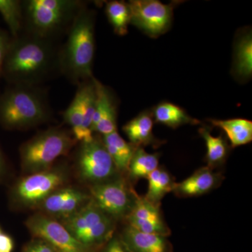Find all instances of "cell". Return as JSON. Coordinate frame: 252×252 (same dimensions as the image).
Instances as JSON below:
<instances>
[{
  "mask_svg": "<svg viewBox=\"0 0 252 252\" xmlns=\"http://www.w3.org/2000/svg\"><path fill=\"white\" fill-rule=\"evenodd\" d=\"M60 49L54 40L22 32L11 37L2 77L11 85L39 86L61 72Z\"/></svg>",
  "mask_w": 252,
  "mask_h": 252,
  "instance_id": "obj_1",
  "label": "cell"
},
{
  "mask_svg": "<svg viewBox=\"0 0 252 252\" xmlns=\"http://www.w3.org/2000/svg\"><path fill=\"white\" fill-rule=\"evenodd\" d=\"M94 10L84 6L69 28L65 43L60 49L61 73L78 85L94 78Z\"/></svg>",
  "mask_w": 252,
  "mask_h": 252,
  "instance_id": "obj_2",
  "label": "cell"
},
{
  "mask_svg": "<svg viewBox=\"0 0 252 252\" xmlns=\"http://www.w3.org/2000/svg\"><path fill=\"white\" fill-rule=\"evenodd\" d=\"M46 93L39 86L11 85L0 94V124L8 130H26L51 119Z\"/></svg>",
  "mask_w": 252,
  "mask_h": 252,
  "instance_id": "obj_3",
  "label": "cell"
},
{
  "mask_svg": "<svg viewBox=\"0 0 252 252\" xmlns=\"http://www.w3.org/2000/svg\"><path fill=\"white\" fill-rule=\"evenodd\" d=\"M84 6L83 1L77 0L22 1L23 32L55 41L67 33Z\"/></svg>",
  "mask_w": 252,
  "mask_h": 252,
  "instance_id": "obj_4",
  "label": "cell"
},
{
  "mask_svg": "<svg viewBox=\"0 0 252 252\" xmlns=\"http://www.w3.org/2000/svg\"><path fill=\"white\" fill-rule=\"evenodd\" d=\"M77 142L71 130L62 127H51L39 132L20 148L23 174L27 175L51 168Z\"/></svg>",
  "mask_w": 252,
  "mask_h": 252,
  "instance_id": "obj_5",
  "label": "cell"
},
{
  "mask_svg": "<svg viewBox=\"0 0 252 252\" xmlns=\"http://www.w3.org/2000/svg\"><path fill=\"white\" fill-rule=\"evenodd\" d=\"M69 171L66 164L56 163L48 170L25 175L10 190L11 206L20 210H36L53 192L67 185Z\"/></svg>",
  "mask_w": 252,
  "mask_h": 252,
  "instance_id": "obj_6",
  "label": "cell"
},
{
  "mask_svg": "<svg viewBox=\"0 0 252 252\" xmlns=\"http://www.w3.org/2000/svg\"><path fill=\"white\" fill-rule=\"evenodd\" d=\"M60 222L78 241L94 252L114 235V219L102 212L92 199L72 216Z\"/></svg>",
  "mask_w": 252,
  "mask_h": 252,
  "instance_id": "obj_7",
  "label": "cell"
},
{
  "mask_svg": "<svg viewBox=\"0 0 252 252\" xmlns=\"http://www.w3.org/2000/svg\"><path fill=\"white\" fill-rule=\"evenodd\" d=\"M76 171L81 182L91 186L119 177V171L106 150L102 138L80 142L75 158Z\"/></svg>",
  "mask_w": 252,
  "mask_h": 252,
  "instance_id": "obj_8",
  "label": "cell"
},
{
  "mask_svg": "<svg viewBox=\"0 0 252 252\" xmlns=\"http://www.w3.org/2000/svg\"><path fill=\"white\" fill-rule=\"evenodd\" d=\"M89 187L93 201L112 219L127 217L132 211L137 193L120 177Z\"/></svg>",
  "mask_w": 252,
  "mask_h": 252,
  "instance_id": "obj_9",
  "label": "cell"
},
{
  "mask_svg": "<svg viewBox=\"0 0 252 252\" xmlns=\"http://www.w3.org/2000/svg\"><path fill=\"white\" fill-rule=\"evenodd\" d=\"M25 224L33 238L45 240L57 252H95L78 241L59 220L39 212Z\"/></svg>",
  "mask_w": 252,
  "mask_h": 252,
  "instance_id": "obj_10",
  "label": "cell"
},
{
  "mask_svg": "<svg viewBox=\"0 0 252 252\" xmlns=\"http://www.w3.org/2000/svg\"><path fill=\"white\" fill-rule=\"evenodd\" d=\"M130 23L151 36L163 34L172 22L173 6L157 0H132L127 3Z\"/></svg>",
  "mask_w": 252,
  "mask_h": 252,
  "instance_id": "obj_11",
  "label": "cell"
},
{
  "mask_svg": "<svg viewBox=\"0 0 252 252\" xmlns=\"http://www.w3.org/2000/svg\"><path fill=\"white\" fill-rule=\"evenodd\" d=\"M89 193L64 185L53 192L36 210L39 213L61 221L72 216L91 200Z\"/></svg>",
  "mask_w": 252,
  "mask_h": 252,
  "instance_id": "obj_12",
  "label": "cell"
},
{
  "mask_svg": "<svg viewBox=\"0 0 252 252\" xmlns=\"http://www.w3.org/2000/svg\"><path fill=\"white\" fill-rule=\"evenodd\" d=\"M96 102L92 122L94 133L102 136L117 131V108L112 94L102 83L94 78Z\"/></svg>",
  "mask_w": 252,
  "mask_h": 252,
  "instance_id": "obj_13",
  "label": "cell"
},
{
  "mask_svg": "<svg viewBox=\"0 0 252 252\" xmlns=\"http://www.w3.org/2000/svg\"><path fill=\"white\" fill-rule=\"evenodd\" d=\"M220 179V175L212 171L210 167H202L185 180L176 183L173 191L182 197L198 196L215 188Z\"/></svg>",
  "mask_w": 252,
  "mask_h": 252,
  "instance_id": "obj_14",
  "label": "cell"
},
{
  "mask_svg": "<svg viewBox=\"0 0 252 252\" xmlns=\"http://www.w3.org/2000/svg\"><path fill=\"white\" fill-rule=\"evenodd\" d=\"M123 241L132 252H166L165 236L142 233L130 225L126 227L121 235Z\"/></svg>",
  "mask_w": 252,
  "mask_h": 252,
  "instance_id": "obj_15",
  "label": "cell"
},
{
  "mask_svg": "<svg viewBox=\"0 0 252 252\" xmlns=\"http://www.w3.org/2000/svg\"><path fill=\"white\" fill-rule=\"evenodd\" d=\"M154 120L149 113L143 112L126 124L123 130L135 147L155 144L156 139L153 135Z\"/></svg>",
  "mask_w": 252,
  "mask_h": 252,
  "instance_id": "obj_16",
  "label": "cell"
},
{
  "mask_svg": "<svg viewBox=\"0 0 252 252\" xmlns=\"http://www.w3.org/2000/svg\"><path fill=\"white\" fill-rule=\"evenodd\" d=\"M102 140L118 171L127 172L129 164L137 147L126 142L117 131L102 136Z\"/></svg>",
  "mask_w": 252,
  "mask_h": 252,
  "instance_id": "obj_17",
  "label": "cell"
},
{
  "mask_svg": "<svg viewBox=\"0 0 252 252\" xmlns=\"http://www.w3.org/2000/svg\"><path fill=\"white\" fill-rule=\"evenodd\" d=\"M212 125L220 127L226 134L232 147H240L250 143L252 140V122L245 119L228 120L211 119Z\"/></svg>",
  "mask_w": 252,
  "mask_h": 252,
  "instance_id": "obj_18",
  "label": "cell"
},
{
  "mask_svg": "<svg viewBox=\"0 0 252 252\" xmlns=\"http://www.w3.org/2000/svg\"><path fill=\"white\" fill-rule=\"evenodd\" d=\"M233 71L239 79H250L252 73V37L251 32L239 36L235 48Z\"/></svg>",
  "mask_w": 252,
  "mask_h": 252,
  "instance_id": "obj_19",
  "label": "cell"
},
{
  "mask_svg": "<svg viewBox=\"0 0 252 252\" xmlns=\"http://www.w3.org/2000/svg\"><path fill=\"white\" fill-rule=\"evenodd\" d=\"M153 114L156 122L172 128H177L187 124L197 125L200 124L198 120L190 117L183 109L170 102L159 104L154 109Z\"/></svg>",
  "mask_w": 252,
  "mask_h": 252,
  "instance_id": "obj_20",
  "label": "cell"
},
{
  "mask_svg": "<svg viewBox=\"0 0 252 252\" xmlns=\"http://www.w3.org/2000/svg\"><path fill=\"white\" fill-rule=\"evenodd\" d=\"M148 180V192L144 197L150 203L159 206L160 200L168 193L173 191L176 183L168 172L158 168L147 177Z\"/></svg>",
  "mask_w": 252,
  "mask_h": 252,
  "instance_id": "obj_21",
  "label": "cell"
},
{
  "mask_svg": "<svg viewBox=\"0 0 252 252\" xmlns=\"http://www.w3.org/2000/svg\"><path fill=\"white\" fill-rule=\"evenodd\" d=\"M158 154H149L142 147H137L129 164L127 173L132 180L147 178L158 168Z\"/></svg>",
  "mask_w": 252,
  "mask_h": 252,
  "instance_id": "obj_22",
  "label": "cell"
},
{
  "mask_svg": "<svg viewBox=\"0 0 252 252\" xmlns=\"http://www.w3.org/2000/svg\"><path fill=\"white\" fill-rule=\"evenodd\" d=\"M106 15L114 32L119 36L127 34L130 24V13L127 3L123 1H111L106 4Z\"/></svg>",
  "mask_w": 252,
  "mask_h": 252,
  "instance_id": "obj_23",
  "label": "cell"
},
{
  "mask_svg": "<svg viewBox=\"0 0 252 252\" xmlns=\"http://www.w3.org/2000/svg\"><path fill=\"white\" fill-rule=\"evenodd\" d=\"M0 15L9 28L11 37H16L23 32L22 1L0 0Z\"/></svg>",
  "mask_w": 252,
  "mask_h": 252,
  "instance_id": "obj_24",
  "label": "cell"
},
{
  "mask_svg": "<svg viewBox=\"0 0 252 252\" xmlns=\"http://www.w3.org/2000/svg\"><path fill=\"white\" fill-rule=\"evenodd\" d=\"M199 132L206 143V160L208 167L212 168V167L221 164L228 154V145L224 139L221 135L219 137L212 135L210 130L205 127L200 128Z\"/></svg>",
  "mask_w": 252,
  "mask_h": 252,
  "instance_id": "obj_25",
  "label": "cell"
},
{
  "mask_svg": "<svg viewBox=\"0 0 252 252\" xmlns=\"http://www.w3.org/2000/svg\"><path fill=\"white\" fill-rule=\"evenodd\" d=\"M127 219V220H160L162 218L159 206L150 203L145 198H142L137 195L135 205Z\"/></svg>",
  "mask_w": 252,
  "mask_h": 252,
  "instance_id": "obj_26",
  "label": "cell"
},
{
  "mask_svg": "<svg viewBox=\"0 0 252 252\" xmlns=\"http://www.w3.org/2000/svg\"><path fill=\"white\" fill-rule=\"evenodd\" d=\"M128 225L142 233L160 235L165 237L170 234V230L162 219L147 220H128Z\"/></svg>",
  "mask_w": 252,
  "mask_h": 252,
  "instance_id": "obj_27",
  "label": "cell"
},
{
  "mask_svg": "<svg viewBox=\"0 0 252 252\" xmlns=\"http://www.w3.org/2000/svg\"><path fill=\"white\" fill-rule=\"evenodd\" d=\"M21 252H57L47 242L42 239L33 238L23 247Z\"/></svg>",
  "mask_w": 252,
  "mask_h": 252,
  "instance_id": "obj_28",
  "label": "cell"
},
{
  "mask_svg": "<svg viewBox=\"0 0 252 252\" xmlns=\"http://www.w3.org/2000/svg\"><path fill=\"white\" fill-rule=\"evenodd\" d=\"M102 252H132L123 241L121 236L113 235L104 245Z\"/></svg>",
  "mask_w": 252,
  "mask_h": 252,
  "instance_id": "obj_29",
  "label": "cell"
},
{
  "mask_svg": "<svg viewBox=\"0 0 252 252\" xmlns=\"http://www.w3.org/2000/svg\"><path fill=\"white\" fill-rule=\"evenodd\" d=\"M11 39V36H9L6 31L0 28V78L2 77L3 65Z\"/></svg>",
  "mask_w": 252,
  "mask_h": 252,
  "instance_id": "obj_30",
  "label": "cell"
},
{
  "mask_svg": "<svg viewBox=\"0 0 252 252\" xmlns=\"http://www.w3.org/2000/svg\"><path fill=\"white\" fill-rule=\"evenodd\" d=\"M14 246V239L4 232L0 236V252H13Z\"/></svg>",
  "mask_w": 252,
  "mask_h": 252,
  "instance_id": "obj_31",
  "label": "cell"
},
{
  "mask_svg": "<svg viewBox=\"0 0 252 252\" xmlns=\"http://www.w3.org/2000/svg\"><path fill=\"white\" fill-rule=\"evenodd\" d=\"M5 172H6V163H5L4 156L0 149V180L4 177Z\"/></svg>",
  "mask_w": 252,
  "mask_h": 252,
  "instance_id": "obj_32",
  "label": "cell"
},
{
  "mask_svg": "<svg viewBox=\"0 0 252 252\" xmlns=\"http://www.w3.org/2000/svg\"><path fill=\"white\" fill-rule=\"evenodd\" d=\"M3 233H4V231H3L2 229H1V226H0V236H1V235Z\"/></svg>",
  "mask_w": 252,
  "mask_h": 252,
  "instance_id": "obj_33",
  "label": "cell"
}]
</instances>
